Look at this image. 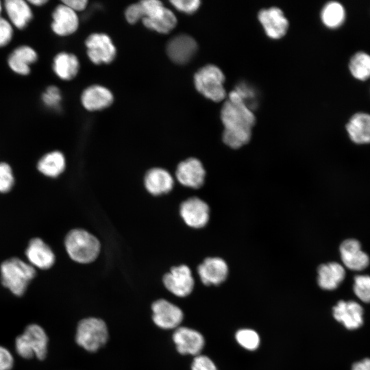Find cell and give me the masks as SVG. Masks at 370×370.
<instances>
[{
	"instance_id": "cell-1",
	"label": "cell",
	"mask_w": 370,
	"mask_h": 370,
	"mask_svg": "<svg viewBox=\"0 0 370 370\" xmlns=\"http://www.w3.org/2000/svg\"><path fill=\"white\" fill-rule=\"evenodd\" d=\"M221 119L224 126L222 139L227 146L236 149L249 143L255 116L235 90L230 92L228 99L223 104Z\"/></svg>"
},
{
	"instance_id": "cell-2",
	"label": "cell",
	"mask_w": 370,
	"mask_h": 370,
	"mask_svg": "<svg viewBox=\"0 0 370 370\" xmlns=\"http://www.w3.org/2000/svg\"><path fill=\"white\" fill-rule=\"evenodd\" d=\"M0 272L2 284L16 296L24 294L36 274L34 267L16 257L3 261Z\"/></svg>"
},
{
	"instance_id": "cell-3",
	"label": "cell",
	"mask_w": 370,
	"mask_h": 370,
	"mask_svg": "<svg viewBox=\"0 0 370 370\" xmlns=\"http://www.w3.org/2000/svg\"><path fill=\"white\" fill-rule=\"evenodd\" d=\"M64 246L67 254L73 261L83 264L94 261L101 249L99 240L82 229L71 230L65 237Z\"/></svg>"
},
{
	"instance_id": "cell-4",
	"label": "cell",
	"mask_w": 370,
	"mask_h": 370,
	"mask_svg": "<svg viewBox=\"0 0 370 370\" xmlns=\"http://www.w3.org/2000/svg\"><path fill=\"white\" fill-rule=\"evenodd\" d=\"M48 337L44 329L37 324H30L24 332L16 337L15 348L18 354L29 359L36 356L42 360L47 353Z\"/></svg>"
},
{
	"instance_id": "cell-5",
	"label": "cell",
	"mask_w": 370,
	"mask_h": 370,
	"mask_svg": "<svg viewBox=\"0 0 370 370\" xmlns=\"http://www.w3.org/2000/svg\"><path fill=\"white\" fill-rule=\"evenodd\" d=\"M108 339V328L103 320L89 317L79 322L75 340L77 343L86 351H97L106 343Z\"/></svg>"
},
{
	"instance_id": "cell-6",
	"label": "cell",
	"mask_w": 370,
	"mask_h": 370,
	"mask_svg": "<svg viewBox=\"0 0 370 370\" xmlns=\"http://www.w3.org/2000/svg\"><path fill=\"white\" fill-rule=\"evenodd\" d=\"M224 81L222 71L213 64L201 68L194 76L196 89L207 99L216 102L225 97Z\"/></svg>"
},
{
	"instance_id": "cell-7",
	"label": "cell",
	"mask_w": 370,
	"mask_h": 370,
	"mask_svg": "<svg viewBox=\"0 0 370 370\" xmlns=\"http://www.w3.org/2000/svg\"><path fill=\"white\" fill-rule=\"evenodd\" d=\"M143 9V24L149 29L166 34L176 25L174 14L164 7L158 0H145L140 2Z\"/></svg>"
},
{
	"instance_id": "cell-8",
	"label": "cell",
	"mask_w": 370,
	"mask_h": 370,
	"mask_svg": "<svg viewBox=\"0 0 370 370\" xmlns=\"http://www.w3.org/2000/svg\"><path fill=\"white\" fill-rule=\"evenodd\" d=\"M162 281L169 292L180 297L189 295L195 286L191 270L185 264L172 267L164 275Z\"/></svg>"
},
{
	"instance_id": "cell-9",
	"label": "cell",
	"mask_w": 370,
	"mask_h": 370,
	"mask_svg": "<svg viewBox=\"0 0 370 370\" xmlns=\"http://www.w3.org/2000/svg\"><path fill=\"white\" fill-rule=\"evenodd\" d=\"M180 214L188 227L200 229L208 223L210 207L203 199L193 197L187 199L181 204Z\"/></svg>"
},
{
	"instance_id": "cell-10",
	"label": "cell",
	"mask_w": 370,
	"mask_h": 370,
	"mask_svg": "<svg viewBox=\"0 0 370 370\" xmlns=\"http://www.w3.org/2000/svg\"><path fill=\"white\" fill-rule=\"evenodd\" d=\"M154 323L164 330L176 329L182 323L184 314L174 304L164 299L155 301L151 306Z\"/></svg>"
},
{
	"instance_id": "cell-11",
	"label": "cell",
	"mask_w": 370,
	"mask_h": 370,
	"mask_svg": "<svg viewBox=\"0 0 370 370\" xmlns=\"http://www.w3.org/2000/svg\"><path fill=\"white\" fill-rule=\"evenodd\" d=\"M206 175L202 162L195 158H189L181 162L175 171L176 178L182 185L195 189L204 185Z\"/></svg>"
},
{
	"instance_id": "cell-12",
	"label": "cell",
	"mask_w": 370,
	"mask_h": 370,
	"mask_svg": "<svg viewBox=\"0 0 370 370\" xmlns=\"http://www.w3.org/2000/svg\"><path fill=\"white\" fill-rule=\"evenodd\" d=\"M87 53L96 64L111 62L116 55V49L110 38L104 34H92L86 40Z\"/></svg>"
},
{
	"instance_id": "cell-13",
	"label": "cell",
	"mask_w": 370,
	"mask_h": 370,
	"mask_svg": "<svg viewBox=\"0 0 370 370\" xmlns=\"http://www.w3.org/2000/svg\"><path fill=\"white\" fill-rule=\"evenodd\" d=\"M197 273L204 285L217 286L227 279L229 267L225 260L221 257H208L198 266Z\"/></svg>"
},
{
	"instance_id": "cell-14",
	"label": "cell",
	"mask_w": 370,
	"mask_h": 370,
	"mask_svg": "<svg viewBox=\"0 0 370 370\" xmlns=\"http://www.w3.org/2000/svg\"><path fill=\"white\" fill-rule=\"evenodd\" d=\"M173 341L177 352L183 355L200 354L205 344L203 335L196 330L187 327H178L173 334Z\"/></svg>"
},
{
	"instance_id": "cell-15",
	"label": "cell",
	"mask_w": 370,
	"mask_h": 370,
	"mask_svg": "<svg viewBox=\"0 0 370 370\" xmlns=\"http://www.w3.org/2000/svg\"><path fill=\"white\" fill-rule=\"evenodd\" d=\"M340 255L343 264L353 271H362L370 262L369 256L362 250L360 243L354 238L343 241L339 247Z\"/></svg>"
},
{
	"instance_id": "cell-16",
	"label": "cell",
	"mask_w": 370,
	"mask_h": 370,
	"mask_svg": "<svg viewBox=\"0 0 370 370\" xmlns=\"http://www.w3.org/2000/svg\"><path fill=\"white\" fill-rule=\"evenodd\" d=\"M27 262L35 269H48L55 263L56 256L52 249L42 239L34 238L25 250Z\"/></svg>"
},
{
	"instance_id": "cell-17",
	"label": "cell",
	"mask_w": 370,
	"mask_h": 370,
	"mask_svg": "<svg viewBox=\"0 0 370 370\" xmlns=\"http://www.w3.org/2000/svg\"><path fill=\"white\" fill-rule=\"evenodd\" d=\"M258 19L267 35L273 39L283 37L288 28V20L282 11L276 7L260 10Z\"/></svg>"
},
{
	"instance_id": "cell-18",
	"label": "cell",
	"mask_w": 370,
	"mask_h": 370,
	"mask_svg": "<svg viewBox=\"0 0 370 370\" xmlns=\"http://www.w3.org/2000/svg\"><path fill=\"white\" fill-rule=\"evenodd\" d=\"M52 19L51 29L60 36L71 35L78 27L79 20L76 12L64 3L55 8Z\"/></svg>"
},
{
	"instance_id": "cell-19",
	"label": "cell",
	"mask_w": 370,
	"mask_h": 370,
	"mask_svg": "<svg viewBox=\"0 0 370 370\" xmlns=\"http://www.w3.org/2000/svg\"><path fill=\"white\" fill-rule=\"evenodd\" d=\"M363 309L354 301H339L333 308L334 319L349 330L360 328L363 323Z\"/></svg>"
},
{
	"instance_id": "cell-20",
	"label": "cell",
	"mask_w": 370,
	"mask_h": 370,
	"mask_svg": "<svg viewBox=\"0 0 370 370\" xmlns=\"http://www.w3.org/2000/svg\"><path fill=\"white\" fill-rule=\"evenodd\" d=\"M197 45L190 36L182 34L170 40L167 45L168 56L177 64H186L195 54Z\"/></svg>"
},
{
	"instance_id": "cell-21",
	"label": "cell",
	"mask_w": 370,
	"mask_h": 370,
	"mask_svg": "<svg viewBox=\"0 0 370 370\" xmlns=\"http://www.w3.org/2000/svg\"><path fill=\"white\" fill-rule=\"evenodd\" d=\"M38 60V53L28 45H21L15 48L8 58V65L15 73L27 75L31 72V64Z\"/></svg>"
},
{
	"instance_id": "cell-22",
	"label": "cell",
	"mask_w": 370,
	"mask_h": 370,
	"mask_svg": "<svg viewBox=\"0 0 370 370\" xmlns=\"http://www.w3.org/2000/svg\"><path fill=\"white\" fill-rule=\"evenodd\" d=\"M144 184L147 190L153 195H160L170 192L174 186V180L166 170L153 168L145 174Z\"/></svg>"
},
{
	"instance_id": "cell-23",
	"label": "cell",
	"mask_w": 370,
	"mask_h": 370,
	"mask_svg": "<svg viewBox=\"0 0 370 370\" xmlns=\"http://www.w3.org/2000/svg\"><path fill=\"white\" fill-rule=\"evenodd\" d=\"M3 5L8 20L14 27L23 29L33 18L32 10L27 1L6 0Z\"/></svg>"
},
{
	"instance_id": "cell-24",
	"label": "cell",
	"mask_w": 370,
	"mask_h": 370,
	"mask_svg": "<svg viewBox=\"0 0 370 370\" xmlns=\"http://www.w3.org/2000/svg\"><path fill=\"white\" fill-rule=\"evenodd\" d=\"M317 283L323 290L336 289L345 277L344 267L338 262H330L321 264L317 269Z\"/></svg>"
},
{
	"instance_id": "cell-25",
	"label": "cell",
	"mask_w": 370,
	"mask_h": 370,
	"mask_svg": "<svg viewBox=\"0 0 370 370\" xmlns=\"http://www.w3.org/2000/svg\"><path fill=\"white\" fill-rule=\"evenodd\" d=\"M81 99L86 110L94 111L110 106L113 101V96L108 88L94 85L87 88L83 92Z\"/></svg>"
},
{
	"instance_id": "cell-26",
	"label": "cell",
	"mask_w": 370,
	"mask_h": 370,
	"mask_svg": "<svg viewBox=\"0 0 370 370\" xmlns=\"http://www.w3.org/2000/svg\"><path fill=\"white\" fill-rule=\"evenodd\" d=\"M346 130L354 143H370V114L364 112L354 114L346 125Z\"/></svg>"
},
{
	"instance_id": "cell-27",
	"label": "cell",
	"mask_w": 370,
	"mask_h": 370,
	"mask_svg": "<svg viewBox=\"0 0 370 370\" xmlns=\"http://www.w3.org/2000/svg\"><path fill=\"white\" fill-rule=\"evenodd\" d=\"M66 167V159L59 151H53L45 154L37 163V169L42 175L55 178L60 175Z\"/></svg>"
},
{
	"instance_id": "cell-28",
	"label": "cell",
	"mask_w": 370,
	"mask_h": 370,
	"mask_svg": "<svg viewBox=\"0 0 370 370\" xmlns=\"http://www.w3.org/2000/svg\"><path fill=\"white\" fill-rule=\"evenodd\" d=\"M77 58L72 53L61 52L58 53L53 61V69L61 79L71 80L76 76L79 70Z\"/></svg>"
},
{
	"instance_id": "cell-29",
	"label": "cell",
	"mask_w": 370,
	"mask_h": 370,
	"mask_svg": "<svg viewBox=\"0 0 370 370\" xmlns=\"http://www.w3.org/2000/svg\"><path fill=\"white\" fill-rule=\"evenodd\" d=\"M321 18L327 27L337 28L345 21V8L339 2L330 1L323 6L321 12Z\"/></svg>"
},
{
	"instance_id": "cell-30",
	"label": "cell",
	"mask_w": 370,
	"mask_h": 370,
	"mask_svg": "<svg viewBox=\"0 0 370 370\" xmlns=\"http://www.w3.org/2000/svg\"><path fill=\"white\" fill-rule=\"evenodd\" d=\"M349 69L352 75L357 79L365 81L370 78V55L359 51L351 58Z\"/></svg>"
},
{
	"instance_id": "cell-31",
	"label": "cell",
	"mask_w": 370,
	"mask_h": 370,
	"mask_svg": "<svg viewBox=\"0 0 370 370\" xmlns=\"http://www.w3.org/2000/svg\"><path fill=\"white\" fill-rule=\"evenodd\" d=\"M237 343L244 349L254 351L258 349L260 338L258 334L251 329H241L235 335Z\"/></svg>"
},
{
	"instance_id": "cell-32",
	"label": "cell",
	"mask_w": 370,
	"mask_h": 370,
	"mask_svg": "<svg viewBox=\"0 0 370 370\" xmlns=\"http://www.w3.org/2000/svg\"><path fill=\"white\" fill-rule=\"evenodd\" d=\"M356 295L364 302H370V276L358 275L354 278L353 286Z\"/></svg>"
},
{
	"instance_id": "cell-33",
	"label": "cell",
	"mask_w": 370,
	"mask_h": 370,
	"mask_svg": "<svg viewBox=\"0 0 370 370\" xmlns=\"http://www.w3.org/2000/svg\"><path fill=\"white\" fill-rule=\"evenodd\" d=\"M14 176L11 166L6 162H0V193H6L13 187Z\"/></svg>"
},
{
	"instance_id": "cell-34",
	"label": "cell",
	"mask_w": 370,
	"mask_h": 370,
	"mask_svg": "<svg viewBox=\"0 0 370 370\" xmlns=\"http://www.w3.org/2000/svg\"><path fill=\"white\" fill-rule=\"evenodd\" d=\"M61 100L62 95L60 90L55 86L47 87L42 95L43 103L50 108H57L59 107Z\"/></svg>"
},
{
	"instance_id": "cell-35",
	"label": "cell",
	"mask_w": 370,
	"mask_h": 370,
	"mask_svg": "<svg viewBox=\"0 0 370 370\" xmlns=\"http://www.w3.org/2000/svg\"><path fill=\"white\" fill-rule=\"evenodd\" d=\"M14 27L8 19L0 16V47L8 45L13 38Z\"/></svg>"
},
{
	"instance_id": "cell-36",
	"label": "cell",
	"mask_w": 370,
	"mask_h": 370,
	"mask_svg": "<svg viewBox=\"0 0 370 370\" xmlns=\"http://www.w3.org/2000/svg\"><path fill=\"white\" fill-rule=\"evenodd\" d=\"M191 370H217V368L208 356L199 354L193 360Z\"/></svg>"
},
{
	"instance_id": "cell-37",
	"label": "cell",
	"mask_w": 370,
	"mask_h": 370,
	"mask_svg": "<svg viewBox=\"0 0 370 370\" xmlns=\"http://www.w3.org/2000/svg\"><path fill=\"white\" fill-rule=\"evenodd\" d=\"M171 3L177 10L187 14L195 12L200 5L199 0H173Z\"/></svg>"
},
{
	"instance_id": "cell-38",
	"label": "cell",
	"mask_w": 370,
	"mask_h": 370,
	"mask_svg": "<svg viewBox=\"0 0 370 370\" xmlns=\"http://www.w3.org/2000/svg\"><path fill=\"white\" fill-rule=\"evenodd\" d=\"M143 9L140 3L132 4L125 11V17L130 23H135L143 18Z\"/></svg>"
},
{
	"instance_id": "cell-39",
	"label": "cell",
	"mask_w": 370,
	"mask_h": 370,
	"mask_svg": "<svg viewBox=\"0 0 370 370\" xmlns=\"http://www.w3.org/2000/svg\"><path fill=\"white\" fill-rule=\"evenodd\" d=\"M13 364L14 358L11 353L0 345V370H11Z\"/></svg>"
},
{
	"instance_id": "cell-40",
	"label": "cell",
	"mask_w": 370,
	"mask_h": 370,
	"mask_svg": "<svg viewBox=\"0 0 370 370\" xmlns=\"http://www.w3.org/2000/svg\"><path fill=\"white\" fill-rule=\"evenodd\" d=\"M87 3L88 1L86 0H66L62 1V3L75 12L76 11L83 10L86 8Z\"/></svg>"
},
{
	"instance_id": "cell-41",
	"label": "cell",
	"mask_w": 370,
	"mask_h": 370,
	"mask_svg": "<svg viewBox=\"0 0 370 370\" xmlns=\"http://www.w3.org/2000/svg\"><path fill=\"white\" fill-rule=\"evenodd\" d=\"M352 370H370V358H365L354 363Z\"/></svg>"
},
{
	"instance_id": "cell-42",
	"label": "cell",
	"mask_w": 370,
	"mask_h": 370,
	"mask_svg": "<svg viewBox=\"0 0 370 370\" xmlns=\"http://www.w3.org/2000/svg\"><path fill=\"white\" fill-rule=\"evenodd\" d=\"M48 1L47 0H29L27 2L29 3L30 5H34V6H42L45 5L46 3H47Z\"/></svg>"
},
{
	"instance_id": "cell-43",
	"label": "cell",
	"mask_w": 370,
	"mask_h": 370,
	"mask_svg": "<svg viewBox=\"0 0 370 370\" xmlns=\"http://www.w3.org/2000/svg\"><path fill=\"white\" fill-rule=\"evenodd\" d=\"M3 5L2 2L0 1V14H1V12H2V10H3Z\"/></svg>"
}]
</instances>
